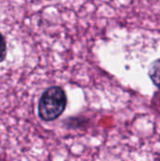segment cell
Instances as JSON below:
<instances>
[{
	"label": "cell",
	"mask_w": 160,
	"mask_h": 161,
	"mask_svg": "<svg viewBox=\"0 0 160 161\" xmlns=\"http://www.w3.org/2000/svg\"><path fill=\"white\" fill-rule=\"evenodd\" d=\"M67 96L64 90L58 86L46 89L41 94L38 104V114L44 122L58 119L65 110Z\"/></svg>",
	"instance_id": "cell-1"
},
{
	"label": "cell",
	"mask_w": 160,
	"mask_h": 161,
	"mask_svg": "<svg viewBox=\"0 0 160 161\" xmlns=\"http://www.w3.org/2000/svg\"><path fill=\"white\" fill-rule=\"evenodd\" d=\"M148 75L153 83L160 89V58L151 62L148 69Z\"/></svg>",
	"instance_id": "cell-2"
},
{
	"label": "cell",
	"mask_w": 160,
	"mask_h": 161,
	"mask_svg": "<svg viewBox=\"0 0 160 161\" xmlns=\"http://www.w3.org/2000/svg\"><path fill=\"white\" fill-rule=\"evenodd\" d=\"M7 56V42L5 37L0 33V63L4 61Z\"/></svg>",
	"instance_id": "cell-3"
}]
</instances>
